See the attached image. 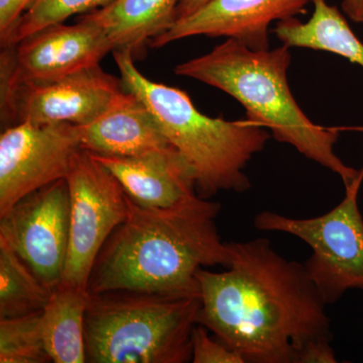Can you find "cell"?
Segmentation results:
<instances>
[{
  "label": "cell",
  "mask_w": 363,
  "mask_h": 363,
  "mask_svg": "<svg viewBox=\"0 0 363 363\" xmlns=\"http://www.w3.org/2000/svg\"><path fill=\"white\" fill-rule=\"evenodd\" d=\"M226 245L227 271L196 274L199 324L248 363H295L306 343L331 340L326 303L304 264L286 259L264 238Z\"/></svg>",
  "instance_id": "obj_1"
},
{
  "label": "cell",
  "mask_w": 363,
  "mask_h": 363,
  "mask_svg": "<svg viewBox=\"0 0 363 363\" xmlns=\"http://www.w3.org/2000/svg\"><path fill=\"white\" fill-rule=\"evenodd\" d=\"M125 220L107 240L88 284L90 294L133 291L200 298L201 267L229 266L217 229L219 203L192 196L169 208L147 207L128 196Z\"/></svg>",
  "instance_id": "obj_2"
},
{
  "label": "cell",
  "mask_w": 363,
  "mask_h": 363,
  "mask_svg": "<svg viewBox=\"0 0 363 363\" xmlns=\"http://www.w3.org/2000/svg\"><path fill=\"white\" fill-rule=\"evenodd\" d=\"M290 49L283 45L255 51L240 40L227 39L174 71L233 96L247 111L245 118L269 128L278 142L289 143L303 156L337 174L346 187L360 169L346 166L334 152L338 131L313 123L294 98L288 81Z\"/></svg>",
  "instance_id": "obj_3"
},
{
  "label": "cell",
  "mask_w": 363,
  "mask_h": 363,
  "mask_svg": "<svg viewBox=\"0 0 363 363\" xmlns=\"http://www.w3.org/2000/svg\"><path fill=\"white\" fill-rule=\"evenodd\" d=\"M113 57L124 89L149 107L167 140L190 164L199 197L250 190L245 169L271 138L266 128L247 118L229 121L205 116L187 93L145 77L130 50H116Z\"/></svg>",
  "instance_id": "obj_4"
},
{
  "label": "cell",
  "mask_w": 363,
  "mask_h": 363,
  "mask_svg": "<svg viewBox=\"0 0 363 363\" xmlns=\"http://www.w3.org/2000/svg\"><path fill=\"white\" fill-rule=\"evenodd\" d=\"M200 309V298L133 291L89 293L86 362H192V333Z\"/></svg>",
  "instance_id": "obj_5"
},
{
  "label": "cell",
  "mask_w": 363,
  "mask_h": 363,
  "mask_svg": "<svg viewBox=\"0 0 363 363\" xmlns=\"http://www.w3.org/2000/svg\"><path fill=\"white\" fill-rule=\"evenodd\" d=\"M362 182L363 166L346 186L342 201L314 218L262 211L253 220L259 230L289 233L309 245L312 255L304 266L326 305L337 302L348 290H363V218L358 207Z\"/></svg>",
  "instance_id": "obj_6"
},
{
  "label": "cell",
  "mask_w": 363,
  "mask_h": 363,
  "mask_svg": "<svg viewBox=\"0 0 363 363\" xmlns=\"http://www.w3.org/2000/svg\"><path fill=\"white\" fill-rule=\"evenodd\" d=\"M66 180L70 192V242L61 284L88 289L102 247L125 220L128 195L113 174L85 150L76 155Z\"/></svg>",
  "instance_id": "obj_7"
},
{
  "label": "cell",
  "mask_w": 363,
  "mask_h": 363,
  "mask_svg": "<svg viewBox=\"0 0 363 363\" xmlns=\"http://www.w3.org/2000/svg\"><path fill=\"white\" fill-rule=\"evenodd\" d=\"M1 123L86 125L125 92L123 80L99 65L58 80L0 86Z\"/></svg>",
  "instance_id": "obj_8"
},
{
  "label": "cell",
  "mask_w": 363,
  "mask_h": 363,
  "mask_svg": "<svg viewBox=\"0 0 363 363\" xmlns=\"http://www.w3.org/2000/svg\"><path fill=\"white\" fill-rule=\"evenodd\" d=\"M81 147L80 125L23 123L0 136V216L26 196L66 179Z\"/></svg>",
  "instance_id": "obj_9"
},
{
  "label": "cell",
  "mask_w": 363,
  "mask_h": 363,
  "mask_svg": "<svg viewBox=\"0 0 363 363\" xmlns=\"http://www.w3.org/2000/svg\"><path fill=\"white\" fill-rule=\"evenodd\" d=\"M6 243L48 288L61 284L70 242V192L62 179L26 196L0 216Z\"/></svg>",
  "instance_id": "obj_10"
},
{
  "label": "cell",
  "mask_w": 363,
  "mask_h": 363,
  "mask_svg": "<svg viewBox=\"0 0 363 363\" xmlns=\"http://www.w3.org/2000/svg\"><path fill=\"white\" fill-rule=\"evenodd\" d=\"M113 48L104 30L84 16L76 25L50 26L2 48L0 86L58 80L99 65Z\"/></svg>",
  "instance_id": "obj_11"
},
{
  "label": "cell",
  "mask_w": 363,
  "mask_h": 363,
  "mask_svg": "<svg viewBox=\"0 0 363 363\" xmlns=\"http://www.w3.org/2000/svg\"><path fill=\"white\" fill-rule=\"evenodd\" d=\"M312 0H209L150 43L161 48L194 35L234 39L255 51L269 49V28L306 13Z\"/></svg>",
  "instance_id": "obj_12"
},
{
  "label": "cell",
  "mask_w": 363,
  "mask_h": 363,
  "mask_svg": "<svg viewBox=\"0 0 363 363\" xmlns=\"http://www.w3.org/2000/svg\"><path fill=\"white\" fill-rule=\"evenodd\" d=\"M80 130L82 150L97 156L138 157L175 149L149 107L126 90L111 108Z\"/></svg>",
  "instance_id": "obj_13"
},
{
  "label": "cell",
  "mask_w": 363,
  "mask_h": 363,
  "mask_svg": "<svg viewBox=\"0 0 363 363\" xmlns=\"http://www.w3.org/2000/svg\"><path fill=\"white\" fill-rule=\"evenodd\" d=\"M93 156L143 206L169 208L197 195L194 172L176 149L138 157Z\"/></svg>",
  "instance_id": "obj_14"
},
{
  "label": "cell",
  "mask_w": 363,
  "mask_h": 363,
  "mask_svg": "<svg viewBox=\"0 0 363 363\" xmlns=\"http://www.w3.org/2000/svg\"><path fill=\"white\" fill-rule=\"evenodd\" d=\"M178 2L179 0H114L108 6L82 16L104 30L113 51L130 50L135 56L175 23Z\"/></svg>",
  "instance_id": "obj_15"
},
{
  "label": "cell",
  "mask_w": 363,
  "mask_h": 363,
  "mask_svg": "<svg viewBox=\"0 0 363 363\" xmlns=\"http://www.w3.org/2000/svg\"><path fill=\"white\" fill-rule=\"evenodd\" d=\"M89 291L60 284L40 316L45 350L55 363H84L85 313Z\"/></svg>",
  "instance_id": "obj_16"
},
{
  "label": "cell",
  "mask_w": 363,
  "mask_h": 363,
  "mask_svg": "<svg viewBox=\"0 0 363 363\" xmlns=\"http://www.w3.org/2000/svg\"><path fill=\"white\" fill-rule=\"evenodd\" d=\"M52 292L6 243L0 241V319L42 313Z\"/></svg>",
  "instance_id": "obj_17"
},
{
  "label": "cell",
  "mask_w": 363,
  "mask_h": 363,
  "mask_svg": "<svg viewBox=\"0 0 363 363\" xmlns=\"http://www.w3.org/2000/svg\"><path fill=\"white\" fill-rule=\"evenodd\" d=\"M39 314L0 319V362H52L45 350Z\"/></svg>",
  "instance_id": "obj_18"
},
{
  "label": "cell",
  "mask_w": 363,
  "mask_h": 363,
  "mask_svg": "<svg viewBox=\"0 0 363 363\" xmlns=\"http://www.w3.org/2000/svg\"><path fill=\"white\" fill-rule=\"evenodd\" d=\"M112 1L114 0H33L1 47L16 45L48 26L63 23L75 14L89 13Z\"/></svg>",
  "instance_id": "obj_19"
},
{
  "label": "cell",
  "mask_w": 363,
  "mask_h": 363,
  "mask_svg": "<svg viewBox=\"0 0 363 363\" xmlns=\"http://www.w3.org/2000/svg\"><path fill=\"white\" fill-rule=\"evenodd\" d=\"M207 330L204 325L199 323L193 329V363H247L238 351L210 337Z\"/></svg>",
  "instance_id": "obj_20"
},
{
  "label": "cell",
  "mask_w": 363,
  "mask_h": 363,
  "mask_svg": "<svg viewBox=\"0 0 363 363\" xmlns=\"http://www.w3.org/2000/svg\"><path fill=\"white\" fill-rule=\"evenodd\" d=\"M324 49L363 68V43L347 23L332 26L325 35Z\"/></svg>",
  "instance_id": "obj_21"
},
{
  "label": "cell",
  "mask_w": 363,
  "mask_h": 363,
  "mask_svg": "<svg viewBox=\"0 0 363 363\" xmlns=\"http://www.w3.org/2000/svg\"><path fill=\"white\" fill-rule=\"evenodd\" d=\"M33 0H0V42L4 43Z\"/></svg>",
  "instance_id": "obj_22"
},
{
  "label": "cell",
  "mask_w": 363,
  "mask_h": 363,
  "mask_svg": "<svg viewBox=\"0 0 363 363\" xmlns=\"http://www.w3.org/2000/svg\"><path fill=\"white\" fill-rule=\"evenodd\" d=\"M329 339H316L306 343L296 355L295 363H335V352Z\"/></svg>",
  "instance_id": "obj_23"
},
{
  "label": "cell",
  "mask_w": 363,
  "mask_h": 363,
  "mask_svg": "<svg viewBox=\"0 0 363 363\" xmlns=\"http://www.w3.org/2000/svg\"><path fill=\"white\" fill-rule=\"evenodd\" d=\"M341 9L351 21L363 23V0H342Z\"/></svg>",
  "instance_id": "obj_24"
},
{
  "label": "cell",
  "mask_w": 363,
  "mask_h": 363,
  "mask_svg": "<svg viewBox=\"0 0 363 363\" xmlns=\"http://www.w3.org/2000/svg\"><path fill=\"white\" fill-rule=\"evenodd\" d=\"M209 0H179L176 9V21L187 18L201 9ZM175 21V23H176Z\"/></svg>",
  "instance_id": "obj_25"
}]
</instances>
